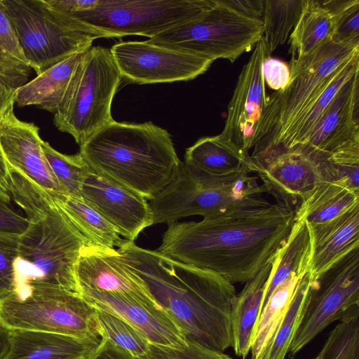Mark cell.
I'll use <instances>...</instances> for the list:
<instances>
[{
  "mask_svg": "<svg viewBox=\"0 0 359 359\" xmlns=\"http://www.w3.org/2000/svg\"><path fill=\"white\" fill-rule=\"evenodd\" d=\"M257 177L247 172L209 174L180 161L171 182L149 200L153 224L193 215L205 217L254 209L271 203Z\"/></svg>",
  "mask_w": 359,
  "mask_h": 359,
  "instance_id": "8992f818",
  "label": "cell"
},
{
  "mask_svg": "<svg viewBox=\"0 0 359 359\" xmlns=\"http://www.w3.org/2000/svg\"><path fill=\"white\" fill-rule=\"evenodd\" d=\"M358 54L359 41L335 42L330 39L310 54L291 59L288 85L266 97L254 135L253 161L281 151L305 114Z\"/></svg>",
  "mask_w": 359,
  "mask_h": 359,
  "instance_id": "5b68a950",
  "label": "cell"
},
{
  "mask_svg": "<svg viewBox=\"0 0 359 359\" xmlns=\"http://www.w3.org/2000/svg\"><path fill=\"white\" fill-rule=\"evenodd\" d=\"M24 55L37 75L92 46L97 38L76 29L46 0H1Z\"/></svg>",
  "mask_w": 359,
  "mask_h": 359,
  "instance_id": "8fae6325",
  "label": "cell"
},
{
  "mask_svg": "<svg viewBox=\"0 0 359 359\" xmlns=\"http://www.w3.org/2000/svg\"><path fill=\"white\" fill-rule=\"evenodd\" d=\"M0 323L8 330H33L100 339L95 309L79 293L36 281L16 285L0 299Z\"/></svg>",
  "mask_w": 359,
  "mask_h": 359,
  "instance_id": "52a82bcc",
  "label": "cell"
},
{
  "mask_svg": "<svg viewBox=\"0 0 359 359\" xmlns=\"http://www.w3.org/2000/svg\"><path fill=\"white\" fill-rule=\"evenodd\" d=\"M254 165L253 172L262 181L266 192L274 197L276 203L294 213L321 182L318 164L296 150L280 152Z\"/></svg>",
  "mask_w": 359,
  "mask_h": 359,
  "instance_id": "d6986e66",
  "label": "cell"
},
{
  "mask_svg": "<svg viewBox=\"0 0 359 359\" xmlns=\"http://www.w3.org/2000/svg\"><path fill=\"white\" fill-rule=\"evenodd\" d=\"M309 304L290 345L294 358L330 323L359 309V247L315 279H311Z\"/></svg>",
  "mask_w": 359,
  "mask_h": 359,
  "instance_id": "7c38bea8",
  "label": "cell"
},
{
  "mask_svg": "<svg viewBox=\"0 0 359 359\" xmlns=\"http://www.w3.org/2000/svg\"><path fill=\"white\" fill-rule=\"evenodd\" d=\"M263 37L262 20L250 19L221 0L197 18L170 28L147 40L149 43L196 55L214 62H233Z\"/></svg>",
  "mask_w": 359,
  "mask_h": 359,
  "instance_id": "30bf717a",
  "label": "cell"
},
{
  "mask_svg": "<svg viewBox=\"0 0 359 359\" xmlns=\"http://www.w3.org/2000/svg\"><path fill=\"white\" fill-rule=\"evenodd\" d=\"M76 277L80 294L85 290L120 294L161 308L144 280L126 266L115 248H84Z\"/></svg>",
  "mask_w": 359,
  "mask_h": 359,
  "instance_id": "ac0fdd59",
  "label": "cell"
},
{
  "mask_svg": "<svg viewBox=\"0 0 359 359\" xmlns=\"http://www.w3.org/2000/svg\"><path fill=\"white\" fill-rule=\"evenodd\" d=\"M269 56L262 37L238 77L219 134L248 153L253 148L255 132L266 100L262 66Z\"/></svg>",
  "mask_w": 359,
  "mask_h": 359,
  "instance_id": "5bb4252c",
  "label": "cell"
},
{
  "mask_svg": "<svg viewBox=\"0 0 359 359\" xmlns=\"http://www.w3.org/2000/svg\"><path fill=\"white\" fill-rule=\"evenodd\" d=\"M321 182L359 192V142L350 143L318 163Z\"/></svg>",
  "mask_w": 359,
  "mask_h": 359,
  "instance_id": "e575fe53",
  "label": "cell"
},
{
  "mask_svg": "<svg viewBox=\"0 0 359 359\" xmlns=\"http://www.w3.org/2000/svg\"><path fill=\"white\" fill-rule=\"evenodd\" d=\"M9 346V330L0 323V359H4Z\"/></svg>",
  "mask_w": 359,
  "mask_h": 359,
  "instance_id": "c3c4849f",
  "label": "cell"
},
{
  "mask_svg": "<svg viewBox=\"0 0 359 359\" xmlns=\"http://www.w3.org/2000/svg\"><path fill=\"white\" fill-rule=\"evenodd\" d=\"M11 195L29 222L18 237L16 262L31 267L16 275V285L36 281L80 294L76 267L84 248L91 245L89 241L58 208L53 196L29 180L17 181Z\"/></svg>",
  "mask_w": 359,
  "mask_h": 359,
  "instance_id": "277c9868",
  "label": "cell"
},
{
  "mask_svg": "<svg viewBox=\"0 0 359 359\" xmlns=\"http://www.w3.org/2000/svg\"><path fill=\"white\" fill-rule=\"evenodd\" d=\"M86 50L53 65L18 88L15 93V103L20 107L38 106L55 114Z\"/></svg>",
  "mask_w": 359,
  "mask_h": 359,
  "instance_id": "603a6c76",
  "label": "cell"
},
{
  "mask_svg": "<svg viewBox=\"0 0 359 359\" xmlns=\"http://www.w3.org/2000/svg\"><path fill=\"white\" fill-rule=\"evenodd\" d=\"M139 359H233L224 352L205 347L187 339L180 347L149 344L146 354Z\"/></svg>",
  "mask_w": 359,
  "mask_h": 359,
  "instance_id": "f35d334b",
  "label": "cell"
},
{
  "mask_svg": "<svg viewBox=\"0 0 359 359\" xmlns=\"http://www.w3.org/2000/svg\"><path fill=\"white\" fill-rule=\"evenodd\" d=\"M221 1L244 17L262 20L264 10V0H221Z\"/></svg>",
  "mask_w": 359,
  "mask_h": 359,
  "instance_id": "7bdbcfd3",
  "label": "cell"
},
{
  "mask_svg": "<svg viewBox=\"0 0 359 359\" xmlns=\"http://www.w3.org/2000/svg\"><path fill=\"white\" fill-rule=\"evenodd\" d=\"M310 271L300 280L289 309L261 359H285L309 301Z\"/></svg>",
  "mask_w": 359,
  "mask_h": 359,
  "instance_id": "836d02e7",
  "label": "cell"
},
{
  "mask_svg": "<svg viewBox=\"0 0 359 359\" xmlns=\"http://www.w3.org/2000/svg\"><path fill=\"white\" fill-rule=\"evenodd\" d=\"M122 80L110 49L91 46L77 65L53 122L79 147L114 121L111 108Z\"/></svg>",
  "mask_w": 359,
  "mask_h": 359,
  "instance_id": "ba28073f",
  "label": "cell"
},
{
  "mask_svg": "<svg viewBox=\"0 0 359 359\" xmlns=\"http://www.w3.org/2000/svg\"><path fill=\"white\" fill-rule=\"evenodd\" d=\"M359 142V72L339 89L306 143L294 149L317 164L346 145Z\"/></svg>",
  "mask_w": 359,
  "mask_h": 359,
  "instance_id": "e0dca14e",
  "label": "cell"
},
{
  "mask_svg": "<svg viewBox=\"0 0 359 359\" xmlns=\"http://www.w3.org/2000/svg\"><path fill=\"white\" fill-rule=\"evenodd\" d=\"M95 172L151 199L174 177L180 160L171 135L152 122L113 121L79 152Z\"/></svg>",
  "mask_w": 359,
  "mask_h": 359,
  "instance_id": "3957f363",
  "label": "cell"
},
{
  "mask_svg": "<svg viewBox=\"0 0 359 359\" xmlns=\"http://www.w3.org/2000/svg\"><path fill=\"white\" fill-rule=\"evenodd\" d=\"M11 196L0 187V236H20L29 222L18 212L11 202Z\"/></svg>",
  "mask_w": 359,
  "mask_h": 359,
  "instance_id": "60d3db41",
  "label": "cell"
},
{
  "mask_svg": "<svg viewBox=\"0 0 359 359\" xmlns=\"http://www.w3.org/2000/svg\"><path fill=\"white\" fill-rule=\"evenodd\" d=\"M306 3V0L264 1L263 39L270 55L286 41Z\"/></svg>",
  "mask_w": 359,
  "mask_h": 359,
  "instance_id": "1f68e13d",
  "label": "cell"
},
{
  "mask_svg": "<svg viewBox=\"0 0 359 359\" xmlns=\"http://www.w3.org/2000/svg\"><path fill=\"white\" fill-rule=\"evenodd\" d=\"M311 254L310 227L305 220H294L286 243L274 259L260 313L275 289L290 274L299 271H310Z\"/></svg>",
  "mask_w": 359,
  "mask_h": 359,
  "instance_id": "83f0119b",
  "label": "cell"
},
{
  "mask_svg": "<svg viewBox=\"0 0 359 359\" xmlns=\"http://www.w3.org/2000/svg\"><path fill=\"white\" fill-rule=\"evenodd\" d=\"M294 223V213L277 203L200 222H172L156 251L232 284L245 283L276 258Z\"/></svg>",
  "mask_w": 359,
  "mask_h": 359,
  "instance_id": "6da1fadb",
  "label": "cell"
},
{
  "mask_svg": "<svg viewBox=\"0 0 359 359\" xmlns=\"http://www.w3.org/2000/svg\"><path fill=\"white\" fill-rule=\"evenodd\" d=\"M13 106L0 116V147L8 166L53 197L67 196L45 157L39 127L18 119Z\"/></svg>",
  "mask_w": 359,
  "mask_h": 359,
  "instance_id": "2e32d148",
  "label": "cell"
},
{
  "mask_svg": "<svg viewBox=\"0 0 359 359\" xmlns=\"http://www.w3.org/2000/svg\"><path fill=\"white\" fill-rule=\"evenodd\" d=\"M81 295L94 309L125 320L151 344L180 347L187 344V339L177 325L160 307L116 293L85 290Z\"/></svg>",
  "mask_w": 359,
  "mask_h": 359,
  "instance_id": "ffe728a7",
  "label": "cell"
},
{
  "mask_svg": "<svg viewBox=\"0 0 359 359\" xmlns=\"http://www.w3.org/2000/svg\"><path fill=\"white\" fill-rule=\"evenodd\" d=\"M321 5L331 14L335 42L359 41V0H325Z\"/></svg>",
  "mask_w": 359,
  "mask_h": 359,
  "instance_id": "74e56055",
  "label": "cell"
},
{
  "mask_svg": "<svg viewBox=\"0 0 359 359\" xmlns=\"http://www.w3.org/2000/svg\"><path fill=\"white\" fill-rule=\"evenodd\" d=\"M32 71L0 0V80L16 90L27 82Z\"/></svg>",
  "mask_w": 359,
  "mask_h": 359,
  "instance_id": "4dcf8cb0",
  "label": "cell"
},
{
  "mask_svg": "<svg viewBox=\"0 0 359 359\" xmlns=\"http://www.w3.org/2000/svg\"><path fill=\"white\" fill-rule=\"evenodd\" d=\"M274 259L266 264L236 294L232 309L233 349L245 359L250 351L251 337L260 314L262 300Z\"/></svg>",
  "mask_w": 359,
  "mask_h": 359,
  "instance_id": "d4e9b609",
  "label": "cell"
},
{
  "mask_svg": "<svg viewBox=\"0 0 359 359\" xmlns=\"http://www.w3.org/2000/svg\"><path fill=\"white\" fill-rule=\"evenodd\" d=\"M264 82L275 91L284 89L290 81V69L287 64L270 56L264 59L262 66Z\"/></svg>",
  "mask_w": 359,
  "mask_h": 359,
  "instance_id": "b9f144b4",
  "label": "cell"
},
{
  "mask_svg": "<svg viewBox=\"0 0 359 359\" xmlns=\"http://www.w3.org/2000/svg\"><path fill=\"white\" fill-rule=\"evenodd\" d=\"M309 226L312 241L311 279L359 247V205L328 222Z\"/></svg>",
  "mask_w": 359,
  "mask_h": 359,
  "instance_id": "44dd1931",
  "label": "cell"
},
{
  "mask_svg": "<svg viewBox=\"0 0 359 359\" xmlns=\"http://www.w3.org/2000/svg\"><path fill=\"white\" fill-rule=\"evenodd\" d=\"M110 51L122 79L151 84L187 81L204 74L212 61L144 41H121Z\"/></svg>",
  "mask_w": 359,
  "mask_h": 359,
  "instance_id": "4fadbf2b",
  "label": "cell"
},
{
  "mask_svg": "<svg viewBox=\"0 0 359 359\" xmlns=\"http://www.w3.org/2000/svg\"><path fill=\"white\" fill-rule=\"evenodd\" d=\"M8 166L0 147V187L8 192Z\"/></svg>",
  "mask_w": 359,
  "mask_h": 359,
  "instance_id": "7dc6e473",
  "label": "cell"
},
{
  "mask_svg": "<svg viewBox=\"0 0 359 359\" xmlns=\"http://www.w3.org/2000/svg\"><path fill=\"white\" fill-rule=\"evenodd\" d=\"M99 334L140 358L147 352L150 343L137 330L121 318L100 309H95Z\"/></svg>",
  "mask_w": 359,
  "mask_h": 359,
  "instance_id": "8d00e7d4",
  "label": "cell"
},
{
  "mask_svg": "<svg viewBox=\"0 0 359 359\" xmlns=\"http://www.w3.org/2000/svg\"><path fill=\"white\" fill-rule=\"evenodd\" d=\"M18 237L0 236V299L15 290Z\"/></svg>",
  "mask_w": 359,
  "mask_h": 359,
  "instance_id": "ab89813d",
  "label": "cell"
},
{
  "mask_svg": "<svg viewBox=\"0 0 359 359\" xmlns=\"http://www.w3.org/2000/svg\"><path fill=\"white\" fill-rule=\"evenodd\" d=\"M359 205V192L341 184L320 182L294 212V220L309 225L328 222Z\"/></svg>",
  "mask_w": 359,
  "mask_h": 359,
  "instance_id": "4316f807",
  "label": "cell"
},
{
  "mask_svg": "<svg viewBox=\"0 0 359 359\" xmlns=\"http://www.w3.org/2000/svg\"><path fill=\"white\" fill-rule=\"evenodd\" d=\"M81 197L126 240L135 241L144 229L153 225L146 198L91 169L82 184Z\"/></svg>",
  "mask_w": 359,
  "mask_h": 359,
  "instance_id": "9a60e30c",
  "label": "cell"
},
{
  "mask_svg": "<svg viewBox=\"0 0 359 359\" xmlns=\"http://www.w3.org/2000/svg\"><path fill=\"white\" fill-rule=\"evenodd\" d=\"M357 72H359V54L355 55L341 68L331 83L303 116L280 152L297 149L306 143L327 106L343 85Z\"/></svg>",
  "mask_w": 359,
  "mask_h": 359,
  "instance_id": "d6a6232c",
  "label": "cell"
},
{
  "mask_svg": "<svg viewBox=\"0 0 359 359\" xmlns=\"http://www.w3.org/2000/svg\"><path fill=\"white\" fill-rule=\"evenodd\" d=\"M53 199L74 227L95 247L117 248L124 241L117 231L82 198L60 196Z\"/></svg>",
  "mask_w": 359,
  "mask_h": 359,
  "instance_id": "f1b7e54d",
  "label": "cell"
},
{
  "mask_svg": "<svg viewBox=\"0 0 359 359\" xmlns=\"http://www.w3.org/2000/svg\"><path fill=\"white\" fill-rule=\"evenodd\" d=\"M309 271H299L290 274L270 296L253 329L251 359L262 358L289 309L298 284Z\"/></svg>",
  "mask_w": 359,
  "mask_h": 359,
  "instance_id": "484cf974",
  "label": "cell"
},
{
  "mask_svg": "<svg viewBox=\"0 0 359 359\" xmlns=\"http://www.w3.org/2000/svg\"><path fill=\"white\" fill-rule=\"evenodd\" d=\"M45 157L60 184L67 196L81 197V186L90 168L79 153L62 154L42 141Z\"/></svg>",
  "mask_w": 359,
  "mask_h": 359,
  "instance_id": "d590c367",
  "label": "cell"
},
{
  "mask_svg": "<svg viewBox=\"0 0 359 359\" xmlns=\"http://www.w3.org/2000/svg\"><path fill=\"white\" fill-rule=\"evenodd\" d=\"M116 249L187 339L222 352L233 347L232 309L237 294L231 283L134 241L124 239Z\"/></svg>",
  "mask_w": 359,
  "mask_h": 359,
  "instance_id": "7a4b0ae2",
  "label": "cell"
},
{
  "mask_svg": "<svg viewBox=\"0 0 359 359\" xmlns=\"http://www.w3.org/2000/svg\"><path fill=\"white\" fill-rule=\"evenodd\" d=\"M215 4V0H98L93 8L64 14L76 29L97 39H150L197 18Z\"/></svg>",
  "mask_w": 359,
  "mask_h": 359,
  "instance_id": "9c48e42d",
  "label": "cell"
},
{
  "mask_svg": "<svg viewBox=\"0 0 359 359\" xmlns=\"http://www.w3.org/2000/svg\"><path fill=\"white\" fill-rule=\"evenodd\" d=\"M15 90L0 80V116L13 104H15Z\"/></svg>",
  "mask_w": 359,
  "mask_h": 359,
  "instance_id": "bcb514c9",
  "label": "cell"
},
{
  "mask_svg": "<svg viewBox=\"0 0 359 359\" xmlns=\"http://www.w3.org/2000/svg\"><path fill=\"white\" fill-rule=\"evenodd\" d=\"M184 162L217 175L240 172L252 173L255 167L248 152L219 135L198 139L186 149Z\"/></svg>",
  "mask_w": 359,
  "mask_h": 359,
  "instance_id": "cb8c5ba5",
  "label": "cell"
},
{
  "mask_svg": "<svg viewBox=\"0 0 359 359\" xmlns=\"http://www.w3.org/2000/svg\"><path fill=\"white\" fill-rule=\"evenodd\" d=\"M102 339L33 330H9L4 359H88Z\"/></svg>",
  "mask_w": 359,
  "mask_h": 359,
  "instance_id": "7402d4cb",
  "label": "cell"
},
{
  "mask_svg": "<svg viewBox=\"0 0 359 359\" xmlns=\"http://www.w3.org/2000/svg\"><path fill=\"white\" fill-rule=\"evenodd\" d=\"M48 4L65 14H73L95 7L98 0H46Z\"/></svg>",
  "mask_w": 359,
  "mask_h": 359,
  "instance_id": "f6af8a7d",
  "label": "cell"
},
{
  "mask_svg": "<svg viewBox=\"0 0 359 359\" xmlns=\"http://www.w3.org/2000/svg\"><path fill=\"white\" fill-rule=\"evenodd\" d=\"M88 359H139L111 342L102 339L98 347Z\"/></svg>",
  "mask_w": 359,
  "mask_h": 359,
  "instance_id": "ee69618b",
  "label": "cell"
},
{
  "mask_svg": "<svg viewBox=\"0 0 359 359\" xmlns=\"http://www.w3.org/2000/svg\"><path fill=\"white\" fill-rule=\"evenodd\" d=\"M333 19L319 0H306L302 13L290 34L291 59L306 56L331 39Z\"/></svg>",
  "mask_w": 359,
  "mask_h": 359,
  "instance_id": "f546056e",
  "label": "cell"
},
{
  "mask_svg": "<svg viewBox=\"0 0 359 359\" xmlns=\"http://www.w3.org/2000/svg\"><path fill=\"white\" fill-rule=\"evenodd\" d=\"M353 359H359V355H355Z\"/></svg>",
  "mask_w": 359,
  "mask_h": 359,
  "instance_id": "681fc988",
  "label": "cell"
}]
</instances>
